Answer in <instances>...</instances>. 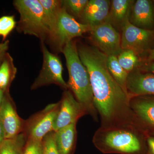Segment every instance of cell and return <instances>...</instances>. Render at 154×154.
I'll list each match as a JSON object with an SVG mask.
<instances>
[{
  "instance_id": "16",
  "label": "cell",
  "mask_w": 154,
  "mask_h": 154,
  "mask_svg": "<svg viewBox=\"0 0 154 154\" xmlns=\"http://www.w3.org/2000/svg\"><path fill=\"white\" fill-rule=\"evenodd\" d=\"M76 123L69 125L54 132V138L60 154H72L75 146Z\"/></svg>"
},
{
  "instance_id": "19",
  "label": "cell",
  "mask_w": 154,
  "mask_h": 154,
  "mask_svg": "<svg viewBox=\"0 0 154 154\" xmlns=\"http://www.w3.org/2000/svg\"><path fill=\"white\" fill-rule=\"evenodd\" d=\"M38 1L43 8L45 19L49 28L50 34L55 28L57 23L59 17L63 8L62 1L38 0Z\"/></svg>"
},
{
  "instance_id": "11",
  "label": "cell",
  "mask_w": 154,
  "mask_h": 154,
  "mask_svg": "<svg viewBox=\"0 0 154 154\" xmlns=\"http://www.w3.org/2000/svg\"><path fill=\"white\" fill-rule=\"evenodd\" d=\"M130 105L140 126L149 133L154 131V95L135 96L130 99Z\"/></svg>"
},
{
  "instance_id": "7",
  "label": "cell",
  "mask_w": 154,
  "mask_h": 154,
  "mask_svg": "<svg viewBox=\"0 0 154 154\" xmlns=\"http://www.w3.org/2000/svg\"><path fill=\"white\" fill-rule=\"evenodd\" d=\"M91 28V39L100 51L107 56L121 53V36L111 23L106 21Z\"/></svg>"
},
{
  "instance_id": "26",
  "label": "cell",
  "mask_w": 154,
  "mask_h": 154,
  "mask_svg": "<svg viewBox=\"0 0 154 154\" xmlns=\"http://www.w3.org/2000/svg\"><path fill=\"white\" fill-rule=\"evenodd\" d=\"M42 140L28 139L25 144L23 154H43Z\"/></svg>"
},
{
  "instance_id": "12",
  "label": "cell",
  "mask_w": 154,
  "mask_h": 154,
  "mask_svg": "<svg viewBox=\"0 0 154 154\" xmlns=\"http://www.w3.org/2000/svg\"><path fill=\"white\" fill-rule=\"evenodd\" d=\"M126 87L130 99L135 96L154 95V74L138 68L134 69L128 73Z\"/></svg>"
},
{
  "instance_id": "29",
  "label": "cell",
  "mask_w": 154,
  "mask_h": 154,
  "mask_svg": "<svg viewBox=\"0 0 154 154\" xmlns=\"http://www.w3.org/2000/svg\"><path fill=\"white\" fill-rule=\"evenodd\" d=\"M139 69L144 72L150 73L154 74V61L147 64L142 67L141 69Z\"/></svg>"
},
{
  "instance_id": "25",
  "label": "cell",
  "mask_w": 154,
  "mask_h": 154,
  "mask_svg": "<svg viewBox=\"0 0 154 154\" xmlns=\"http://www.w3.org/2000/svg\"><path fill=\"white\" fill-rule=\"evenodd\" d=\"M42 154H60L56 145L54 131L48 134L42 140Z\"/></svg>"
},
{
  "instance_id": "23",
  "label": "cell",
  "mask_w": 154,
  "mask_h": 154,
  "mask_svg": "<svg viewBox=\"0 0 154 154\" xmlns=\"http://www.w3.org/2000/svg\"><path fill=\"white\" fill-rule=\"evenodd\" d=\"M88 0H64L62 1L63 6L69 14L75 18L81 19Z\"/></svg>"
},
{
  "instance_id": "10",
  "label": "cell",
  "mask_w": 154,
  "mask_h": 154,
  "mask_svg": "<svg viewBox=\"0 0 154 154\" xmlns=\"http://www.w3.org/2000/svg\"><path fill=\"white\" fill-rule=\"evenodd\" d=\"M59 106L60 103L48 105L34 116L28 125V139L42 141L48 134L53 131Z\"/></svg>"
},
{
  "instance_id": "1",
  "label": "cell",
  "mask_w": 154,
  "mask_h": 154,
  "mask_svg": "<svg viewBox=\"0 0 154 154\" xmlns=\"http://www.w3.org/2000/svg\"><path fill=\"white\" fill-rule=\"evenodd\" d=\"M80 59L88 70L94 105L101 127L137 125L128 94L115 81L107 66V56L95 46L77 45Z\"/></svg>"
},
{
  "instance_id": "28",
  "label": "cell",
  "mask_w": 154,
  "mask_h": 154,
  "mask_svg": "<svg viewBox=\"0 0 154 154\" xmlns=\"http://www.w3.org/2000/svg\"><path fill=\"white\" fill-rule=\"evenodd\" d=\"M147 154H154V134L149 133L146 137Z\"/></svg>"
},
{
  "instance_id": "22",
  "label": "cell",
  "mask_w": 154,
  "mask_h": 154,
  "mask_svg": "<svg viewBox=\"0 0 154 154\" xmlns=\"http://www.w3.org/2000/svg\"><path fill=\"white\" fill-rule=\"evenodd\" d=\"M138 54L131 50H122L117 56L119 63L123 69L129 73L137 68L140 63Z\"/></svg>"
},
{
  "instance_id": "32",
  "label": "cell",
  "mask_w": 154,
  "mask_h": 154,
  "mask_svg": "<svg viewBox=\"0 0 154 154\" xmlns=\"http://www.w3.org/2000/svg\"><path fill=\"white\" fill-rule=\"evenodd\" d=\"M147 60L151 62L154 61V48L150 51Z\"/></svg>"
},
{
  "instance_id": "21",
  "label": "cell",
  "mask_w": 154,
  "mask_h": 154,
  "mask_svg": "<svg viewBox=\"0 0 154 154\" xmlns=\"http://www.w3.org/2000/svg\"><path fill=\"white\" fill-rule=\"evenodd\" d=\"M25 136L19 134L15 137L5 139L0 145V154H23Z\"/></svg>"
},
{
  "instance_id": "2",
  "label": "cell",
  "mask_w": 154,
  "mask_h": 154,
  "mask_svg": "<svg viewBox=\"0 0 154 154\" xmlns=\"http://www.w3.org/2000/svg\"><path fill=\"white\" fill-rule=\"evenodd\" d=\"M149 133L134 124L101 126L93 142L104 154H147L146 137Z\"/></svg>"
},
{
  "instance_id": "14",
  "label": "cell",
  "mask_w": 154,
  "mask_h": 154,
  "mask_svg": "<svg viewBox=\"0 0 154 154\" xmlns=\"http://www.w3.org/2000/svg\"><path fill=\"white\" fill-rule=\"evenodd\" d=\"M0 123L5 133V139L11 138L20 134L22 122L11 102L9 93L0 108Z\"/></svg>"
},
{
  "instance_id": "4",
  "label": "cell",
  "mask_w": 154,
  "mask_h": 154,
  "mask_svg": "<svg viewBox=\"0 0 154 154\" xmlns=\"http://www.w3.org/2000/svg\"><path fill=\"white\" fill-rule=\"evenodd\" d=\"M13 4L20 16L17 31L36 36L41 42L47 40L49 34V28L38 0H15Z\"/></svg>"
},
{
  "instance_id": "17",
  "label": "cell",
  "mask_w": 154,
  "mask_h": 154,
  "mask_svg": "<svg viewBox=\"0 0 154 154\" xmlns=\"http://www.w3.org/2000/svg\"><path fill=\"white\" fill-rule=\"evenodd\" d=\"M134 1L131 0H112L110 2V12L107 22L114 27L122 28L125 21L128 17L131 8Z\"/></svg>"
},
{
  "instance_id": "15",
  "label": "cell",
  "mask_w": 154,
  "mask_h": 154,
  "mask_svg": "<svg viewBox=\"0 0 154 154\" xmlns=\"http://www.w3.org/2000/svg\"><path fill=\"white\" fill-rule=\"evenodd\" d=\"M110 2L108 0H90L82 18V23L91 27L106 22L110 12Z\"/></svg>"
},
{
  "instance_id": "20",
  "label": "cell",
  "mask_w": 154,
  "mask_h": 154,
  "mask_svg": "<svg viewBox=\"0 0 154 154\" xmlns=\"http://www.w3.org/2000/svg\"><path fill=\"white\" fill-rule=\"evenodd\" d=\"M107 66L110 73L115 81L127 93L126 82L129 73L123 69L119 63L117 56H107Z\"/></svg>"
},
{
  "instance_id": "3",
  "label": "cell",
  "mask_w": 154,
  "mask_h": 154,
  "mask_svg": "<svg viewBox=\"0 0 154 154\" xmlns=\"http://www.w3.org/2000/svg\"><path fill=\"white\" fill-rule=\"evenodd\" d=\"M66 60L69 72L68 89H69L87 114H90L96 121L98 112L94 105V95L90 75L88 70L80 59L76 43L69 42L62 51Z\"/></svg>"
},
{
  "instance_id": "13",
  "label": "cell",
  "mask_w": 154,
  "mask_h": 154,
  "mask_svg": "<svg viewBox=\"0 0 154 154\" xmlns=\"http://www.w3.org/2000/svg\"><path fill=\"white\" fill-rule=\"evenodd\" d=\"M129 22L138 28L152 30L154 28V7L150 0H137L133 3L129 15Z\"/></svg>"
},
{
  "instance_id": "31",
  "label": "cell",
  "mask_w": 154,
  "mask_h": 154,
  "mask_svg": "<svg viewBox=\"0 0 154 154\" xmlns=\"http://www.w3.org/2000/svg\"><path fill=\"white\" fill-rule=\"evenodd\" d=\"M5 139V133L0 123V145Z\"/></svg>"
},
{
  "instance_id": "24",
  "label": "cell",
  "mask_w": 154,
  "mask_h": 154,
  "mask_svg": "<svg viewBox=\"0 0 154 154\" xmlns=\"http://www.w3.org/2000/svg\"><path fill=\"white\" fill-rule=\"evenodd\" d=\"M17 24L14 15L0 18V36L2 37L3 42L6 41L9 34L16 28Z\"/></svg>"
},
{
  "instance_id": "8",
  "label": "cell",
  "mask_w": 154,
  "mask_h": 154,
  "mask_svg": "<svg viewBox=\"0 0 154 154\" xmlns=\"http://www.w3.org/2000/svg\"><path fill=\"white\" fill-rule=\"evenodd\" d=\"M121 48L131 50L137 54L147 49L154 38L153 30H146L130 23L129 17L122 27Z\"/></svg>"
},
{
  "instance_id": "27",
  "label": "cell",
  "mask_w": 154,
  "mask_h": 154,
  "mask_svg": "<svg viewBox=\"0 0 154 154\" xmlns=\"http://www.w3.org/2000/svg\"><path fill=\"white\" fill-rule=\"evenodd\" d=\"M9 43L10 42L8 40L0 42V66L8 53L7 51L9 48Z\"/></svg>"
},
{
  "instance_id": "9",
  "label": "cell",
  "mask_w": 154,
  "mask_h": 154,
  "mask_svg": "<svg viewBox=\"0 0 154 154\" xmlns=\"http://www.w3.org/2000/svg\"><path fill=\"white\" fill-rule=\"evenodd\" d=\"M87 114L85 108L78 102L70 91L66 90L63 93L57 115L54 123L53 131L73 123Z\"/></svg>"
},
{
  "instance_id": "5",
  "label": "cell",
  "mask_w": 154,
  "mask_h": 154,
  "mask_svg": "<svg viewBox=\"0 0 154 154\" xmlns=\"http://www.w3.org/2000/svg\"><path fill=\"white\" fill-rule=\"evenodd\" d=\"M89 25L77 21L63 6L55 28L49 34L47 41L57 52H62L65 45L75 37L90 32Z\"/></svg>"
},
{
  "instance_id": "30",
  "label": "cell",
  "mask_w": 154,
  "mask_h": 154,
  "mask_svg": "<svg viewBox=\"0 0 154 154\" xmlns=\"http://www.w3.org/2000/svg\"><path fill=\"white\" fill-rule=\"evenodd\" d=\"M7 94V93L4 92L2 89H0V108L2 105Z\"/></svg>"
},
{
  "instance_id": "33",
  "label": "cell",
  "mask_w": 154,
  "mask_h": 154,
  "mask_svg": "<svg viewBox=\"0 0 154 154\" xmlns=\"http://www.w3.org/2000/svg\"><path fill=\"white\" fill-rule=\"evenodd\" d=\"M152 133L154 134V131H153L152 132Z\"/></svg>"
},
{
  "instance_id": "18",
  "label": "cell",
  "mask_w": 154,
  "mask_h": 154,
  "mask_svg": "<svg viewBox=\"0 0 154 154\" xmlns=\"http://www.w3.org/2000/svg\"><path fill=\"white\" fill-rule=\"evenodd\" d=\"M17 71L13 57L7 53L0 66V89L6 93H9V88L16 77Z\"/></svg>"
},
{
  "instance_id": "6",
  "label": "cell",
  "mask_w": 154,
  "mask_h": 154,
  "mask_svg": "<svg viewBox=\"0 0 154 154\" xmlns=\"http://www.w3.org/2000/svg\"><path fill=\"white\" fill-rule=\"evenodd\" d=\"M41 48L43 54L42 68L31 86V90L54 84L67 90V85L63 77V66L60 59L48 49L44 42H41Z\"/></svg>"
}]
</instances>
